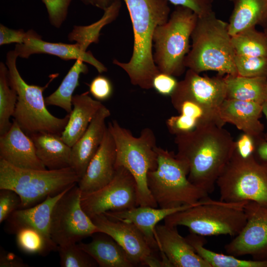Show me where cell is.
Wrapping results in <instances>:
<instances>
[{"instance_id":"cell-6","label":"cell","mask_w":267,"mask_h":267,"mask_svg":"<svg viewBox=\"0 0 267 267\" xmlns=\"http://www.w3.org/2000/svg\"><path fill=\"white\" fill-rule=\"evenodd\" d=\"M80 178L70 167L57 170L25 169L0 159V189H9L20 197V209L34 206L48 196L60 194Z\"/></svg>"},{"instance_id":"cell-32","label":"cell","mask_w":267,"mask_h":267,"mask_svg":"<svg viewBox=\"0 0 267 267\" xmlns=\"http://www.w3.org/2000/svg\"><path fill=\"white\" fill-rule=\"evenodd\" d=\"M235 55L267 56V36L252 27L231 36Z\"/></svg>"},{"instance_id":"cell-10","label":"cell","mask_w":267,"mask_h":267,"mask_svg":"<svg viewBox=\"0 0 267 267\" xmlns=\"http://www.w3.org/2000/svg\"><path fill=\"white\" fill-rule=\"evenodd\" d=\"M216 184L221 201H253L267 208V162L259 161L253 153L243 157L235 149Z\"/></svg>"},{"instance_id":"cell-13","label":"cell","mask_w":267,"mask_h":267,"mask_svg":"<svg viewBox=\"0 0 267 267\" xmlns=\"http://www.w3.org/2000/svg\"><path fill=\"white\" fill-rule=\"evenodd\" d=\"M246 222L240 232L224 246L227 254L251 255L253 260H267V208L253 202L244 205Z\"/></svg>"},{"instance_id":"cell-4","label":"cell","mask_w":267,"mask_h":267,"mask_svg":"<svg viewBox=\"0 0 267 267\" xmlns=\"http://www.w3.org/2000/svg\"><path fill=\"white\" fill-rule=\"evenodd\" d=\"M107 127L116 145L115 167H124L135 179L137 206L158 208L147 180L148 172L155 170L158 165L157 146L153 130L145 128L136 137L116 120L109 122Z\"/></svg>"},{"instance_id":"cell-14","label":"cell","mask_w":267,"mask_h":267,"mask_svg":"<svg viewBox=\"0 0 267 267\" xmlns=\"http://www.w3.org/2000/svg\"><path fill=\"white\" fill-rule=\"evenodd\" d=\"M91 220L99 232L110 236L124 250L135 266L165 267L162 260L155 256L142 233L133 224L110 219L104 214Z\"/></svg>"},{"instance_id":"cell-46","label":"cell","mask_w":267,"mask_h":267,"mask_svg":"<svg viewBox=\"0 0 267 267\" xmlns=\"http://www.w3.org/2000/svg\"><path fill=\"white\" fill-rule=\"evenodd\" d=\"M255 141V149L253 154L255 158L260 162H267V140L262 138Z\"/></svg>"},{"instance_id":"cell-18","label":"cell","mask_w":267,"mask_h":267,"mask_svg":"<svg viewBox=\"0 0 267 267\" xmlns=\"http://www.w3.org/2000/svg\"><path fill=\"white\" fill-rule=\"evenodd\" d=\"M12 123L9 130L0 136V159L19 168L45 170L31 138L15 120Z\"/></svg>"},{"instance_id":"cell-8","label":"cell","mask_w":267,"mask_h":267,"mask_svg":"<svg viewBox=\"0 0 267 267\" xmlns=\"http://www.w3.org/2000/svg\"><path fill=\"white\" fill-rule=\"evenodd\" d=\"M227 203L209 196L187 209L175 212L164 220L165 223L183 225L190 232L205 236L238 234L246 222L244 207L247 202Z\"/></svg>"},{"instance_id":"cell-27","label":"cell","mask_w":267,"mask_h":267,"mask_svg":"<svg viewBox=\"0 0 267 267\" xmlns=\"http://www.w3.org/2000/svg\"><path fill=\"white\" fill-rule=\"evenodd\" d=\"M233 8L227 23L231 36L258 25L267 24V0H230Z\"/></svg>"},{"instance_id":"cell-30","label":"cell","mask_w":267,"mask_h":267,"mask_svg":"<svg viewBox=\"0 0 267 267\" xmlns=\"http://www.w3.org/2000/svg\"><path fill=\"white\" fill-rule=\"evenodd\" d=\"M195 252L211 267H267V260H245L230 255L220 254L205 247L206 240L203 236L190 232L186 237Z\"/></svg>"},{"instance_id":"cell-42","label":"cell","mask_w":267,"mask_h":267,"mask_svg":"<svg viewBox=\"0 0 267 267\" xmlns=\"http://www.w3.org/2000/svg\"><path fill=\"white\" fill-rule=\"evenodd\" d=\"M175 6L187 7L199 17L209 15L214 12L213 0H167Z\"/></svg>"},{"instance_id":"cell-26","label":"cell","mask_w":267,"mask_h":267,"mask_svg":"<svg viewBox=\"0 0 267 267\" xmlns=\"http://www.w3.org/2000/svg\"><path fill=\"white\" fill-rule=\"evenodd\" d=\"M36 148L37 156L48 170L70 167L71 147L58 134L36 133L29 135Z\"/></svg>"},{"instance_id":"cell-17","label":"cell","mask_w":267,"mask_h":267,"mask_svg":"<svg viewBox=\"0 0 267 267\" xmlns=\"http://www.w3.org/2000/svg\"><path fill=\"white\" fill-rule=\"evenodd\" d=\"M116 161L115 143L107 127L99 148L78 183L82 194L96 191L109 183L115 175Z\"/></svg>"},{"instance_id":"cell-23","label":"cell","mask_w":267,"mask_h":267,"mask_svg":"<svg viewBox=\"0 0 267 267\" xmlns=\"http://www.w3.org/2000/svg\"><path fill=\"white\" fill-rule=\"evenodd\" d=\"M71 187L57 195L47 196L36 205L17 210L6 220L7 229L15 234L20 228L31 227L39 231L49 241L53 242L50 234L51 211L57 201Z\"/></svg>"},{"instance_id":"cell-44","label":"cell","mask_w":267,"mask_h":267,"mask_svg":"<svg viewBox=\"0 0 267 267\" xmlns=\"http://www.w3.org/2000/svg\"><path fill=\"white\" fill-rule=\"evenodd\" d=\"M236 141V149L242 156L246 157L254 153L255 149V139L251 135L243 133Z\"/></svg>"},{"instance_id":"cell-24","label":"cell","mask_w":267,"mask_h":267,"mask_svg":"<svg viewBox=\"0 0 267 267\" xmlns=\"http://www.w3.org/2000/svg\"><path fill=\"white\" fill-rule=\"evenodd\" d=\"M73 108L68 123L61 134L62 139L69 146L73 145L87 130L90 123L104 105L100 101L92 98L88 92L73 96Z\"/></svg>"},{"instance_id":"cell-37","label":"cell","mask_w":267,"mask_h":267,"mask_svg":"<svg viewBox=\"0 0 267 267\" xmlns=\"http://www.w3.org/2000/svg\"><path fill=\"white\" fill-rule=\"evenodd\" d=\"M48 13L50 24L60 28L66 19L72 0H41Z\"/></svg>"},{"instance_id":"cell-22","label":"cell","mask_w":267,"mask_h":267,"mask_svg":"<svg viewBox=\"0 0 267 267\" xmlns=\"http://www.w3.org/2000/svg\"><path fill=\"white\" fill-rule=\"evenodd\" d=\"M218 112L225 124L234 125L255 140L265 138L264 125L260 121L263 114L261 104L226 98L218 108Z\"/></svg>"},{"instance_id":"cell-3","label":"cell","mask_w":267,"mask_h":267,"mask_svg":"<svg viewBox=\"0 0 267 267\" xmlns=\"http://www.w3.org/2000/svg\"><path fill=\"white\" fill-rule=\"evenodd\" d=\"M192 44L184 66L200 74L214 71L219 75H237L235 53L227 23L218 18L214 12L199 17L191 35Z\"/></svg>"},{"instance_id":"cell-20","label":"cell","mask_w":267,"mask_h":267,"mask_svg":"<svg viewBox=\"0 0 267 267\" xmlns=\"http://www.w3.org/2000/svg\"><path fill=\"white\" fill-rule=\"evenodd\" d=\"M110 114L109 109L103 105L97 112L85 133L71 147L70 167L80 179L100 146L107 128L106 119Z\"/></svg>"},{"instance_id":"cell-9","label":"cell","mask_w":267,"mask_h":267,"mask_svg":"<svg viewBox=\"0 0 267 267\" xmlns=\"http://www.w3.org/2000/svg\"><path fill=\"white\" fill-rule=\"evenodd\" d=\"M197 19L191 9L176 6L168 20L155 29L153 57L160 72L174 76L184 72V59L190 48V39Z\"/></svg>"},{"instance_id":"cell-29","label":"cell","mask_w":267,"mask_h":267,"mask_svg":"<svg viewBox=\"0 0 267 267\" xmlns=\"http://www.w3.org/2000/svg\"><path fill=\"white\" fill-rule=\"evenodd\" d=\"M121 7V0H111L109 5L104 10V13L101 18L89 25L74 26L68 35V40L75 41L83 50L86 51L91 44L99 42L102 28L117 18Z\"/></svg>"},{"instance_id":"cell-19","label":"cell","mask_w":267,"mask_h":267,"mask_svg":"<svg viewBox=\"0 0 267 267\" xmlns=\"http://www.w3.org/2000/svg\"><path fill=\"white\" fill-rule=\"evenodd\" d=\"M155 235L160 253L174 267H211L194 250L186 238L181 236L177 226L157 224Z\"/></svg>"},{"instance_id":"cell-36","label":"cell","mask_w":267,"mask_h":267,"mask_svg":"<svg viewBox=\"0 0 267 267\" xmlns=\"http://www.w3.org/2000/svg\"><path fill=\"white\" fill-rule=\"evenodd\" d=\"M234 64L238 75L267 78V56L235 55Z\"/></svg>"},{"instance_id":"cell-41","label":"cell","mask_w":267,"mask_h":267,"mask_svg":"<svg viewBox=\"0 0 267 267\" xmlns=\"http://www.w3.org/2000/svg\"><path fill=\"white\" fill-rule=\"evenodd\" d=\"M178 83L175 76L160 72L153 78L152 87L160 94L171 96L175 90Z\"/></svg>"},{"instance_id":"cell-45","label":"cell","mask_w":267,"mask_h":267,"mask_svg":"<svg viewBox=\"0 0 267 267\" xmlns=\"http://www.w3.org/2000/svg\"><path fill=\"white\" fill-rule=\"evenodd\" d=\"M29 266L23 260L12 252L5 250L0 247V267H27Z\"/></svg>"},{"instance_id":"cell-5","label":"cell","mask_w":267,"mask_h":267,"mask_svg":"<svg viewBox=\"0 0 267 267\" xmlns=\"http://www.w3.org/2000/svg\"><path fill=\"white\" fill-rule=\"evenodd\" d=\"M18 57L15 50L9 51L6 55L10 86L16 91L17 102L13 116L21 129L29 136L36 133H49L61 136L69 118L52 115L47 109L43 96L44 86L28 84L21 76L16 66Z\"/></svg>"},{"instance_id":"cell-16","label":"cell","mask_w":267,"mask_h":267,"mask_svg":"<svg viewBox=\"0 0 267 267\" xmlns=\"http://www.w3.org/2000/svg\"><path fill=\"white\" fill-rule=\"evenodd\" d=\"M14 50L18 57L22 58H28L35 54H47L56 56L65 60L80 59L93 66L100 74L107 71L105 66L96 59L90 51L83 50L77 44L44 41L33 30L27 31L24 43L16 44Z\"/></svg>"},{"instance_id":"cell-15","label":"cell","mask_w":267,"mask_h":267,"mask_svg":"<svg viewBox=\"0 0 267 267\" xmlns=\"http://www.w3.org/2000/svg\"><path fill=\"white\" fill-rule=\"evenodd\" d=\"M172 105L183 100L195 102L204 107L218 110L226 99V85L224 77L201 76L188 69L183 80L170 96Z\"/></svg>"},{"instance_id":"cell-39","label":"cell","mask_w":267,"mask_h":267,"mask_svg":"<svg viewBox=\"0 0 267 267\" xmlns=\"http://www.w3.org/2000/svg\"><path fill=\"white\" fill-rule=\"evenodd\" d=\"M166 125L171 134L178 135L194 130L198 126L197 122L189 117L179 114L167 119Z\"/></svg>"},{"instance_id":"cell-12","label":"cell","mask_w":267,"mask_h":267,"mask_svg":"<svg viewBox=\"0 0 267 267\" xmlns=\"http://www.w3.org/2000/svg\"><path fill=\"white\" fill-rule=\"evenodd\" d=\"M81 204L90 219L108 211L124 210L137 206L135 179L124 167H116L113 179L98 190L82 194Z\"/></svg>"},{"instance_id":"cell-38","label":"cell","mask_w":267,"mask_h":267,"mask_svg":"<svg viewBox=\"0 0 267 267\" xmlns=\"http://www.w3.org/2000/svg\"><path fill=\"white\" fill-rule=\"evenodd\" d=\"M19 196L9 189H0V223L6 221L11 215L20 208Z\"/></svg>"},{"instance_id":"cell-48","label":"cell","mask_w":267,"mask_h":267,"mask_svg":"<svg viewBox=\"0 0 267 267\" xmlns=\"http://www.w3.org/2000/svg\"><path fill=\"white\" fill-rule=\"evenodd\" d=\"M263 113L265 115L267 120V100L262 105ZM265 138L267 140V133L265 134Z\"/></svg>"},{"instance_id":"cell-28","label":"cell","mask_w":267,"mask_h":267,"mask_svg":"<svg viewBox=\"0 0 267 267\" xmlns=\"http://www.w3.org/2000/svg\"><path fill=\"white\" fill-rule=\"evenodd\" d=\"M224 78L226 98L253 102L261 105L267 100V78L226 75Z\"/></svg>"},{"instance_id":"cell-31","label":"cell","mask_w":267,"mask_h":267,"mask_svg":"<svg viewBox=\"0 0 267 267\" xmlns=\"http://www.w3.org/2000/svg\"><path fill=\"white\" fill-rule=\"evenodd\" d=\"M88 71V68L83 61L76 60L57 89L44 98L46 105L59 107L70 113L72 110L73 94L79 85L80 76L81 74H87Z\"/></svg>"},{"instance_id":"cell-11","label":"cell","mask_w":267,"mask_h":267,"mask_svg":"<svg viewBox=\"0 0 267 267\" xmlns=\"http://www.w3.org/2000/svg\"><path fill=\"white\" fill-rule=\"evenodd\" d=\"M81 191L75 184L57 201L51 213L50 234L57 246H65L99 232L82 207Z\"/></svg>"},{"instance_id":"cell-21","label":"cell","mask_w":267,"mask_h":267,"mask_svg":"<svg viewBox=\"0 0 267 267\" xmlns=\"http://www.w3.org/2000/svg\"><path fill=\"white\" fill-rule=\"evenodd\" d=\"M201 199L192 205L172 208H157L149 206H136L121 211H108L104 213L110 219L130 222L134 225L142 233L154 251H159L155 235L156 225L168 216L187 209L199 204Z\"/></svg>"},{"instance_id":"cell-7","label":"cell","mask_w":267,"mask_h":267,"mask_svg":"<svg viewBox=\"0 0 267 267\" xmlns=\"http://www.w3.org/2000/svg\"><path fill=\"white\" fill-rule=\"evenodd\" d=\"M156 169L148 172V188L160 208H172L192 205L208 196V194L188 179L187 164L176 154L160 147Z\"/></svg>"},{"instance_id":"cell-33","label":"cell","mask_w":267,"mask_h":267,"mask_svg":"<svg viewBox=\"0 0 267 267\" xmlns=\"http://www.w3.org/2000/svg\"><path fill=\"white\" fill-rule=\"evenodd\" d=\"M17 95L10 86L8 68L5 64L0 63V135L6 133L12 123L10 118L14 112Z\"/></svg>"},{"instance_id":"cell-1","label":"cell","mask_w":267,"mask_h":267,"mask_svg":"<svg viewBox=\"0 0 267 267\" xmlns=\"http://www.w3.org/2000/svg\"><path fill=\"white\" fill-rule=\"evenodd\" d=\"M175 136L176 155L188 166V179L208 194L212 193L236 149V141L223 126L214 124L200 125Z\"/></svg>"},{"instance_id":"cell-43","label":"cell","mask_w":267,"mask_h":267,"mask_svg":"<svg viewBox=\"0 0 267 267\" xmlns=\"http://www.w3.org/2000/svg\"><path fill=\"white\" fill-rule=\"evenodd\" d=\"M27 36L23 29H12L0 24V45L16 43L21 44Z\"/></svg>"},{"instance_id":"cell-50","label":"cell","mask_w":267,"mask_h":267,"mask_svg":"<svg viewBox=\"0 0 267 267\" xmlns=\"http://www.w3.org/2000/svg\"><path fill=\"white\" fill-rule=\"evenodd\" d=\"M265 33L267 35V27H266L264 30V31Z\"/></svg>"},{"instance_id":"cell-47","label":"cell","mask_w":267,"mask_h":267,"mask_svg":"<svg viewBox=\"0 0 267 267\" xmlns=\"http://www.w3.org/2000/svg\"><path fill=\"white\" fill-rule=\"evenodd\" d=\"M111 0H93L94 5L102 10H105L109 5Z\"/></svg>"},{"instance_id":"cell-34","label":"cell","mask_w":267,"mask_h":267,"mask_svg":"<svg viewBox=\"0 0 267 267\" xmlns=\"http://www.w3.org/2000/svg\"><path fill=\"white\" fill-rule=\"evenodd\" d=\"M15 234L17 246L25 253L45 256L51 251L57 250L58 246L55 243L49 241L34 228L22 227Z\"/></svg>"},{"instance_id":"cell-35","label":"cell","mask_w":267,"mask_h":267,"mask_svg":"<svg viewBox=\"0 0 267 267\" xmlns=\"http://www.w3.org/2000/svg\"><path fill=\"white\" fill-rule=\"evenodd\" d=\"M60 265L61 267H94L96 262L81 249L78 243L58 246Z\"/></svg>"},{"instance_id":"cell-2","label":"cell","mask_w":267,"mask_h":267,"mask_svg":"<svg viewBox=\"0 0 267 267\" xmlns=\"http://www.w3.org/2000/svg\"><path fill=\"white\" fill-rule=\"evenodd\" d=\"M128 8L134 33L132 55L128 62L114 59L113 63L123 69L131 83L144 89H152V82L160 72L153 57V35L155 29L169 19L167 0H123Z\"/></svg>"},{"instance_id":"cell-25","label":"cell","mask_w":267,"mask_h":267,"mask_svg":"<svg viewBox=\"0 0 267 267\" xmlns=\"http://www.w3.org/2000/svg\"><path fill=\"white\" fill-rule=\"evenodd\" d=\"M90 242H80L79 246L100 267H133L135 265L124 250L110 236L95 233Z\"/></svg>"},{"instance_id":"cell-49","label":"cell","mask_w":267,"mask_h":267,"mask_svg":"<svg viewBox=\"0 0 267 267\" xmlns=\"http://www.w3.org/2000/svg\"><path fill=\"white\" fill-rule=\"evenodd\" d=\"M83 3L86 5H94L93 0H80Z\"/></svg>"},{"instance_id":"cell-40","label":"cell","mask_w":267,"mask_h":267,"mask_svg":"<svg viewBox=\"0 0 267 267\" xmlns=\"http://www.w3.org/2000/svg\"><path fill=\"white\" fill-rule=\"evenodd\" d=\"M89 86V93L100 101L109 99L113 93V88L111 82L103 75H98L94 78Z\"/></svg>"}]
</instances>
